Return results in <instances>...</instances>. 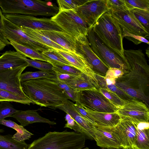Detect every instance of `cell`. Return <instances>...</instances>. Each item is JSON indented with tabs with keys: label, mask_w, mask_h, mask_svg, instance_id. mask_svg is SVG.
<instances>
[{
	"label": "cell",
	"mask_w": 149,
	"mask_h": 149,
	"mask_svg": "<svg viewBox=\"0 0 149 149\" xmlns=\"http://www.w3.org/2000/svg\"><path fill=\"white\" fill-rule=\"evenodd\" d=\"M107 1L110 10H128L125 0H107Z\"/></svg>",
	"instance_id": "42"
},
{
	"label": "cell",
	"mask_w": 149,
	"mask_h": 149,
	"mask_svg": "<svg viewBox=\"0 0 149 149\" xmlns=\"http://www.w3.org/2000/svg\"><path fill=\"white\" fill-rule=\"evenodd\" d=\"M23 91L33 102L41 107L54 109L68 98L64 91L53 81L46 78L21 82Z\"/></svg>",
	"instance_id": "1"
},
{
	"label": "cell",
	"mask_w": 149,
	"mask_h": 149,
	"mask_svg": "<svg viewBox=\"0 0 149 149\" xmlns=\"http://www.w3.org/2000/svg\"><path fill=\"white\" fill-rule=\"evenodd\" d=\"M74 9L89 28L92 27L102 15L110 10L107 0H88Z\"/></svg>",
	"instance_id": "11"
},
{
	"label": "cell",
	"mask_w": 149,
	"mask_h": 149,
	"mask_svg": "<svg viewBox=\"0 0 149 149\" xmlns=\"http://www.w3.org/2000/svg\"><path fill=\"white\" fill-rule=\"evenodd\" d=\"M128 10L134 8L149 10V0H125Z\"/></svg>",
	"instance_id": "38"
},
{
	"label": "cell",
	"mask_w": 149,
	"mask_h": 149,
	"mask_svg": "<svg viewBox=\"0 0 149 149\" xmlns=\"http://www.w3.org/2000/svg\"><path fill=\"white\" fill-rule=\"evenodd\" d=\"M115 84L130 96L140 100L148 107L149 73L136 70H127L115 80Z\"/></svg>",
	"instance_id": "3"
},
{
	"label": "cell",
	"mask_w": 149,
	"mask_h": 149,
	"mask_svg": "<svg viewBox=\"0 0 149 149\" xmlns=\"http://www.w3.org/2000/svg\"><path fill=\"white\" fill-rule=\"evenodd\" d=\"M3 101L14 102L24 104H33L31 100H26L8 91L0 89V102Z\"/></svg>",
	"instance_id": "31"
},
{
	"label": "cell",
	"mask_w": 149,
	"mask_h": 149,
	"mask_svg": "<svg viewBox=\"0 0 149 149\" xmlns=\"http://www.w3.org/2000/svg\"><path fill=\"white\" fill-rule=\"evenodd\" d=\"M43 56L47 59L48 62H55L64 65L73 66L63 56L58 53L56 50L49 49L41 52Z\"/></svg>",
	"instance_id": "34"
},
{
	"label": "cell",
	"mask_w": 149,
	"mask_h": 149,
	"mask_svg": "<svg viewBox=\"0 0 149 149\" xmlns=\"http://www.w3.org/2000/svg\"><path fill=\"white\" fill-rule=\"evenodd\" d=\"M10 45H12L17 52L29 57L31 60H39L47 62V59L42 55L41 52L25 47L12 41H10Z\"/></svg>",
	"instance_id": "28"
},
{
	"label": "cell",
	"mask_w": 149,
	"mask_h": 149,
	"mask_svg": "<svg viewBox=\"0 0 149 149\" xmlns=\"http://www.w3.org/2000/svg\"><path fill=\"white\" fill-rule=\"evenodd\" d=\"M0 123L1 121L5 118L11 116L19 110L15 109L9 102L3 101L0 102Z\"/></svg>",
	"instance_id": "37"
},
{
	"label": "cell",
	"mask_w": 149,
	"mask_h": 149,
	"mask_svg": "<svg viewBox=\"0 0 149 149\" xmlns=\"http://www.w3.org/2000/svg\"><path fill=\"white\" fill-rule=\"evenodd\" d=\"M137 125L132 122L121 119L112 131L122 148L133 146L136 138Z\"/></svg>",
	"instance_id": "15"
},
{
	"label": "cell",
	"mask_w": 149,
	"mask_h": 149,
	"mask_svg": "<svg viewBox=\"0 0 149 149\" xmlns=\"http://www.w3.org/2000/svg\"><path fill=\"white\" fill-rule=\"evenodd\" d=\"M54 72L56 75L57 79L60 81L67 85L73 83L75 80L80 76H76L68 74L60 73L57 72Z\"/></svg>",
	"instance_id": "43"
},
{
	"label": "cell",
	"mask_w": 149,
	"mask_h": 149,
	"mask_svg": "<svg viewBox=\"0 0 149 149\" xmlns=\"http://www.w3.org/2000/svg\"><path fill=\"white\" fill-rule=\"evenodd\" d=\"M0 124L13 128L17 132L13 135V138L17 141H21L29 140L33 135L24 127L10 120H2Z\"/></svg>",
	"instance_id": "26"
},
{
	"label": "cell",
	"mask_w": 149,
	"mask_h": 149,
	"mask_svg": "<svg viewBox=\"0 0 149 149\" xmlns=\"http://www.w3.org/2000/svg\"><path fill=\"white\" fill-rule=\"evenodd\" d=\"M76 103L92 111L101 112H115L119 107L113 104L98 90L76 92Z\"/></svg>",
	"instance_id": "7"
},
{
	"label": "cell",
	"mask_w": 149,
	"mask_h": 149,
	"mask_svg": "<svg viewBox=\"0 0 149 149\" xmlns=\"http://www.w3.org/2000/svg\"><path fill=\"white\" fill-rule=\"evenodd\" d=\"M146 50H147V51H146V54H148V56H149V49H148V48Z\"/></svg>",
	"instance_id": "50"
},
{
	"label": "cell",
	"mask_w": 149,
	"mask_h": 149,
	"mask_svg": "<svg viewBox=\"0 0 149 149\" xmlns=\"http://www.w3.org/2000/svg\"><path fill=\"white\" fill-rule=\"evenodd\" d=\"M67 85L76 92L90 90L99 91L100 88L97 83L83 73L74 82Z\"/></svg>",
	"instance_id": "24"
},
{
	"label": "cell",
	"mask_w": 149,
	"mask_h": 149,
	"mask_svg": "<svg viewBox=\"0 0 149 149\" xmlns=\"http://www.w3.org/2000/svg\"><path fill=\"white\" fill-rule=\"evenodd\" d=\"M94 125V139L102 148H122L112 131L111 128Z\"/></svg>",
	"instance_id": "17"
},
{
	"label": "cell",
	"mask_w": 149,
	"mask_h": 149,
	"mask_svg": "<svg viewBox=\"0 0 149 149\" xmlns=\"http://www.w3.org/2000/svg\"><path fill=\"white\" fill-rule=\"evenodd\" d=\"M6 46L5 44L0 40V52Z\"/></svg>",
	"instance_id": "47"
},
{
	"label": "cell",
	"mask_w": 149,
	"mask_h": 149,
	"mask_svg": "<svg viewBox=\"0 0 149 149\" xmlns=\"http://www.w3.org/2000/svg\"><path fill=\"white\" fill-rule=\"evenodd\" d=\"M110 10L112 17L121 29H124L130 33L149 39V32L129 10Z\"/></svg>",
	"instance_id": "12"
},
{
	"label": "cell",
	"mask_w": 149,
	"mask_h": 149,
	"mask_svg": "<svg viewBox=\"0 0 149 149\" xmlns=\"http://www.w3.org/2000/svg\"><path fill=\"white\" fill-rule=\"evenodd\" d=\"M10 117L16 119L20 123V125L23 127L35 123H45L52 125L56 124L54 121L42 117L35 110L19 111Z\"/></svg>",
	"instance_id": "22"
},
{
	"label": "cell",
	"mask_w": 149,
	"mask_h": 149,
	"mask_svg": "<svg viewBox=\"0 0 149 149\" xmlns=\"http://www.w3.org/2000/svg\"><path fill=\"white\" fill-rule=\"evenodd\" d=\"M88 0H58L59 11L75 9L87 2Z\"/></svg>",
	"instance_id": "35"
},
{
	"label": "cell",
	"mask_w": 149,
	"mask_h": 149,
	"mask_svg": "<svg viewBox=\"0 0 149 149\" xmlns=\"http://www.w3.org/2000/svg\"><path fill=\"white\" fill-rule=\"evenodd\" d=\"M19 27L29 36L36 42L56 50L68 51L42 34L39 30L23 26Z\"/></svg>",
	"instance_id": "23"
},
{
	"label": "cell",
	"mask_w": 149,
	"mask_h": 149,
	"mask_svg": "<svg viewBox=\"0 0 149 149\" xmlns=\"http://www.w3.org/2000/svg\"><path fill=\"white\" fill-rule=\"evenodd\" d=\"M26 67H21L0 71V89L25 99L31 100L23 91L20 80L21 75Z\"/></svg>",
	"instance_id": "13"
},
{
	"label": "cell",
	"mask_w": 149,
	"mask_h": 149,
	"mask_svg": "<svg viewBox=\"0 0 149 149\" xmlns=\"http://www.w3.org/2000/svg\"><path fill=\"white\" fill-rule=\"evenodd\" d=\"M81 149H89L88 148L86 147V148H84V149L82 148Z\"/></svg>",
	"instance_id": "52"
},
{
	"label": "cell",
	"mask_w": 149,
	"mask_h": 149,
	"mask_svg": "<svg viewBox=\"0 0 149 149\" xmlns=\"http://www.w3.org/2000/svg\"><path fill=\"white\" fill-rule=\"evenodd\" d=\"M101 149H124L123 148H102Z\"/></svg>",
	"instance_id": "49"
},
{
	"label": "cell",
	"mask_w": 149,
	"mask_h": 149,
	"mask_svg": "<svg viewBox=\"0 0 149 149\" xmlns=\"http://www.w3.org/2000/svg\"><path fill=\"white\" fill-rule=\"evenodd\" d=\"M85 137L80 133L68 132H49L34 140L27 149H81L85 146Z\"/></svg>",
	"instance_id": "2"
},
{
	"label": "cell",
	"mask_w": 149,
	"mask_h": 149,
	"mask_svg": "<svg viewBox=\"0 0 149 149\" xmlns=\"http://www.w3.org/2000/svg\"><path fill=\"white\" fill-rule=\"evenodd\" d=\"M121 30L123 39L125 37L128 40L132 41L136 45L140 44L142 42L149 45L148 41L145 38L141 36L130 33L124 29Z\"/></svg>",
	"instance_id": "40"
},
{
	"label": "cell",
	"mask_w": 149,
	"mask_h": 149,
	"mask_svg": "<svg viewBox=\"0 0 149 149\" xmlns=\"http://www.w3.org/2000/svg\"><path fill=\"white\" fill-rule=\"evenodd\" d=\"M129 10L149 32V10L134 8Z\"/></svg>",
	"instance_id": "32"
},
{
	"label": "cell",
	"mask_w": 149,
	"mask_h": 149,
	"mask_svg": "<svg viewBox=\"0 0 149 149\" xmlns=\"http://www.w3.org/2000/svg\"><path fill=\"white\" fill-rule=\"evenodd\" d=\"M56 75L52 70L47 71H38L34 72L26 71L21 75L20 80L21 82L33 79L46 78L50 79Z\"/></svg>",
	"instance_id": "30"
},
{
	"label": "cell",
	"mask_w": 149,
	"mask_h": 149,
	"mask_svg": "<svg viewBox=\"0 0 149 149\" xmlns=\"http://www.w3.org/2000/svg\"><path fill=\"white\" fill-rule=\"evenodd\" d=\"M5 131L3 129H0V133H3Z\"/></svg>",
	"instance_id": "51"
},
{
	"label": "cell",
	"mask_w": 149,
	"mask_h": 149,
	"mask_svg": "<svg viewBox=\"0 0 149 149\" xmlns=\"http://www.w3.org/2000/svg\"><path fill=\"white\" fill-rule=\"evenodd\" d=\"M1 10L0 8V28L2 24L3 17V16ZM0 40L5 44L6 45H10V42L4 36L0 30Z\"/></svg>",
	"instance_id": "45"
},
{
	"label": "cell",
	"mask_w": 149,
	"mask_h": 149,
	"mask_svg": "<svg viewBox=\"0 0 149 149\" xmlns=\"http://www.w3.org/2000/svg\"><path fill=\"white\" fill-rule=\"evenodd\" d=\"M124 149H138L133 146L127 147L124 148Z\"/></svg>",
	"instance_id": "48"
},
{
	"label": "cell",
	"mask_w": 149,
	"mask_h": 149,
	"mask_svg": "<svg viewBox=\"0 0 149 149\" xmlns=\"http://www.w3.org/2000/svg\"><path fill=\"white\" fill-rule=\"evenodd\" d=\"M76 52L82 55L89 64L95 73L105 76L109 68L93 51L87 36L76 40Z\"/></svg>",
	"instance_id": "14"
},
{
	"label": "cell",
	"mask_w": 149,
	"mask_h": 149,
	"mask_svg": "<svg viewBox=\"0 0 149 149\" xmlns=\"http://www.w3.org/2000/svg\"><path fill=\"white\" fill-rule=\"evenodd\" d=\"M51 19L76 40L87 36L89 28L74 9L59 11Z\"/></svg>",
	"instance_id": "6"
},
{
	"label": "cell",
	"mask_w": 149,
	"mask_h": 149,
	"mask_svg": "<svg viewBox=\"0 0 149 149\" xmlns=\"http://www.w3.org/2000/svg\"><path fill=\"white\" fill-rule=\"evenodd\" d=\"M64 93L67 96L68 99H70L74 102L76 100V92L73 90L69 91H64Z\"/></svg>",
	"instance_id": "46"
},
{
	"label": "cell",
	"mask_w": 149,
	"mask_h": 149,
	"mask_svg": "<svg viewBox=\"0 0 149 149\" xmlns=\"http://www.w3.org/2000/svg\"><path fill=\"white\" fill-rule=\"evenodd\" d=\"M43 35L68 51L76 52V38L67 33L55 31H40Z\"/></svg>",
	"instance_id": "19"
},
{
	"label": "cell",
	"mask_w": 149,
	"mask_h": 149,
	"mask_svg": "<svg viewBox=\"0 0 149 149\" xmlns=\"http://www.w3.org/2000/svg\"><path fill=\"white\" fill-rule=\"evenodd\" d=\"M124 73L123 71L121 69L110 68L107 71L104 77L106 78L115 80L121 77Z\"/></svg>",
	"instance_id": "44"
},
{
	"label": "cell",
	"mask_w": 149,
	"mask_h": 149,
	"mask_svg": "<svg viewBox=\"0 0 149 149\" xmlns=\"http://www.w3.org/2000/svg\"><path fill=\"white\" fill-rule=\"evenodd\" d=\"M121 119L130 120L138 125L141 123H149L148 107L143 102L137 99L128 101L116 111Z\"/></svg>",
	"instance_id": "10"
},
{
	"label": "cell",
	"mask_w": 149,
	"mask_h": 149,
	"mask_svg": "<svg viewBox=\"0 0 149 149\" xmlns=\"http://www.w3.org/2000/svg\"><path fill=\"white\" fill-rule=\"evenodd\" d=\"M52 70L60 73L79 76L83 73L74 67L64 65L60 63L55 62L52 64Z\"/></svg>",
	"instance_id": "33"
},
{
	"label": "cell",
	"mask_w": 149,
	"mask_h": 149,
	"mask_svg": "<svg viewBox=\"0 0 149 149\" xmlns=\"http://www.w3.org/2000/svg\"><path fill=\"white\" fill-rule=\"evenodd\" d=\"M92 28L103 42L125 59L121 31L110 10L102 15Z\"/></svg>",
	"instance_id": "4"
},
{
	"label": "cell",
	"mask_w": 149,
	"mask_h": 149,
	"mask_svg": "<svg viewBox=\"0 0 149 149\" xmlns=\"http://www.w3.org/2000/svg\"><path fill=\"white\" fill-rule=\"evenodd\" d=\"M84 108L88 115L93 122L94 125L104 127H114L121 120L120 117L116 112H98Z\"/></svg>",
	"instance_id": "21"
},
{
	"label": "cell",
	"mask_w": 149,
	"mask_h": 149,
	"mask_svg": "<svg viewBox=\"0 0 149 149\" xmlns=\"http://www.w3.org/2000/svg\"><path fill=\"white\" fill-rule=\"evenodd\" d=\"M67 123L65 125L64 128H68L73 130L76 132L83 135L82 129L75 120L68 114L66 113L65 117Z\"/></svg>",
	"instance_id": "41"
},
{
	"label": "cell",
	"mask_w": 149,
	"mask_h": 149,
	"mask_svg": "<svg viewBox=\"0 0 149 149\" xmlns=\"http://www.w3.org/2000/svg\"><path fill=\"white\" fill-rule=\"evenodd\" d=\"M87 38L93 51L109 68L120 69L124 73L127 70L125 59L103 42L92 27L88 29Z\"/></svg>",
	"instance_id": "5"
},
{
	"label": "cell",
	"mask_w": 149,
	"mask_h": 149,
	"mask_svg": "<svg viewBox=\"0 0 149 149\" xmlns=\"http://www.w3.org/2000/svg\"><path fill=\"white\" fill-rule=\"evenodd\" d=\"M95 76L100 88L108 90L116 93L122 99L127 101L136 99L126 93L115 84L106 83L104 80V76L96 73H95Z\"/></svg>",
	"instance_id": "27"
},
{
	"label": "cell",
	"mask_w": 149,
	"mask_h": 149,
	"mask_svg": "<svg viewBox=\"0 0 149 149\" xmlns=\"http://www.w3.org/2000/svg\"><path fill=\"white\" fill-rule=\"evenodd\" d=\"M26 57L17 51H6L0 56V71L21 67H28V63L24 59Z\"/></svg>",
	"instance_id": "20"
},
{
	"label": "cell",
	"mask_w": 149,
	"mask_h": 149,
	"mask_svg": "<svg viewBox=\"0 0 149 149\" xmlns=\"http://www.w3.org/2000/svg\"><path fill=\"white\" fill-rule=\"evenodd\" d=\"M24 59L27 63L28 66L33 67L42 71L52 70L53 65L48 62H42L37 60L29 59L26 57Z\"/></svg>",
	"instance_id": "39"
},
{
	"label": "cell",
	"mask_w": 149,
	"mask_h": 149,
	"mask_svg": "<svg viewBox=\"0 0 149 149\" xmlns=\"http://www.w3.org/2000/svg\"><path fill=\"white\" fill-rule=\"evenodd\" d=\"M73 103L68 99H67L62 104L56 108L69 114L75 120L82 129L83 135L85 137L86 139L94 140V124L83 117L78 112L74 107Z\"/></svg>",
	"instance_id": "16"
},
{
	"label": "cell",
	"mask_w": 149,
	"mask_h": 149,
	"mask_svg": "<svg viewBox=\"0 0 149 149\" xmlns=\"http://www.w3.org/2000/svg\"><path fill=\"white\" fill-rule=\"evenodd\" d=\"M72 65L98 84L95 73L84 57L77 52L56 50Z\"/></svg>",
	"instance_id": "18"
},
{
	"label": "cell",
	"mask_w": 149,
	"mask_h": 149,
	"mask_svg": "<svg viewBox=\"0 0 149 149\" xmlns=\"http://www.w3.org/2000/svg\"><path fill=\"white\" fill-rule=\"evenodd\" d=\"M13 136L10 134H0V149H27L28 145L24 141H17Z\"/></svg>",
	"instance_id": "29"
},
{
	"label": "cell",
	"mask_w": 149,
	"mask_h": 149,
	"mask_svg": "<svg viewBox=\"0 0 149 149\" xmlns=\"http://www.w3.org/2000/svg\"><path fill=\"white\" fill-rule=\"evenodd\" d=\"M99 91L113 104L119 108L128 101L122 99L116 93L108 90L100 88Z\"/></svg>",
	"instance_id": "36"
},
{
	"label": "cell",
	"mask_w": 149,
	"mask_h": 149,
	"mask_svg": "<svg viewBox=\"0 0 149 149\" xmlns=\"http://www.w3.org/2000/svg\"><path fill=\"white\" fill-rule=\"evenodd\" d=\"M149 123H141L137 126L136 135L133 146L138 149H149Z\"/></svg>",
	"instance_id": "25"
},
{
	"label": "cell",
	"mask_w": 149,
	"mask_h": 149,
	"mask_svg": "<svg viewBox=\"0 0 149 149\" xmlns=\"http://www.w3.org/2000/svg\"><path fill=\"white\" fill-rule=\"evenodd\" d=\"M3 15L8 20L19 27H25L39 31L66 32L51 18H39L31 15L17 14Z\"/></svg>",
	"instance_id": "9"
},
{
	"label": "cell",
	"mask_w": 149,
	"mask_h": 149,
	"mask_svg": "<svg viewBox=\"0 0 149 149\" xmlns=\"http://www.w3.org/2000/svg\"><path fill=\"white\" fill-rule=\"evenodd\" d=\"M0 30L5 38L9 41H12L40 52L52 49L31 39L19 27L6 19L4 15Z\"/></svg>",
	"instance_id": "8"
}]
</instances>
